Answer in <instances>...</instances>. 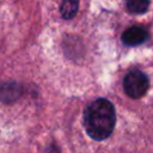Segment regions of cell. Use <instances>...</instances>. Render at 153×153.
Returning <instances> with one entry per match:
<instances>
[{"instance_id":"cell-1","label":"cell","mask_w":153,"mask_h":153,"mask_svg":"<svg viewBox=\"0 0 153 153\" xmlns=\"http://www.w3.org/2000/svg\"><path fill=\"white\" fill-rule=\"evenodd\" d=\"M116 124V111L111 102L99 98L91 103L84 112V126L87 134L97 141L110 136Z\"/></svg>"},{"instance_id":"cell-2","label":"cell","mask_w":153,"mask_h":153,"mask_svg":"<svg viewBox=\"0 0 153 153\" xmlns=\"http://www.w3.org/2000/svg\"><path fill=\"white\" fill-rule=\"evenodd\" d=\"M149 86V80L145 73L139 69L130 71L124 80H123V88L126 93L131 98H140L142 97Z\"/></svg>"},{"instance_id":"cell-3","label":"cell","mask_w":153,"mask_h":153,"mask_svg":"<svg viewBox=\"0 0 153 153\" xmlns=\"http://www.w3.org/2000/svg\"><path fill=\"white\" fill-rule=\"evenodd\" d=\"M147 39V31L141 26H131L122 33V42L126 45L135 47Z\"/></svg>"},{"instance_id":"cell-4","label":"cell","mask_w":153,"mask_h":153,"mask_svg":"<svg viewBox=\"0 0 153 153\" xmlns=\"http://www.w3.org/2000/svg\"><path fill=\"white\" fill-rule=\"evenodd\" d=\"M79 10V0H61L60 13L63 19H72Z\"/></svg>"},{"instance_id":"cell-5","label":"cell","mask_w":153,"mask_h":153,"mask_svg":"<svg viewBox=\"0 0 153 153\" xmlns=\"http://www.w3.org/2000/svg\"><path fill=\"white\" fill-rule=\"evenodd\" d=\"M151 0H126L127 10L133 14H143L149 7Z\"/></svg>"}]
</instances>
